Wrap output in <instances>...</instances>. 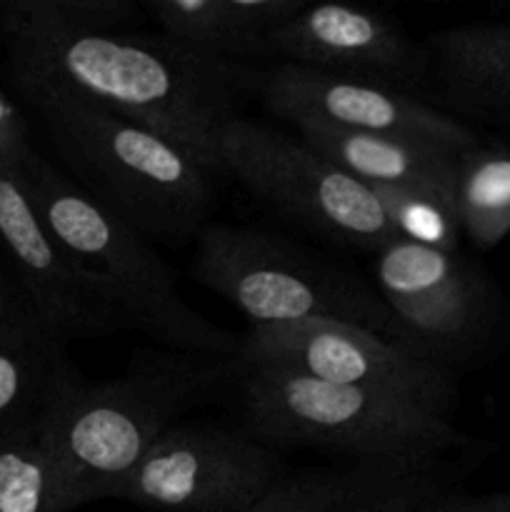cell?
<instances>
[{"mask_svg":"<svg viewBox=\"0 0 510 512\" xmlns=\"http://www.w3.org/2000/svg\"><path fill=\"white\" fill-rule=\"evenodd\" d=\"M5 15H8V3H0V40L5 35Z\"/></svg>","mask_w":510,"mask_h":512,"instance_id":"cell-26","label":"cell"},{"mask_svg":"<svg viewBox=\"0 0 510 512\" xmlns=\"http://www.w3.org/2000/svg\"><path fill=\"white\" fill-rule=\"evenodd\" d=\"M373 285L408 343L428 358L455 353L475 335L483 290L455 253L393 238L375 253Z\"/></svg>","mask_w":510,"mask_h":512,"instance_id":"cell-13","label":"cell"},{"mask_svg":"<svg viewBox=\"0 0 510 512\" xmlns=\"http://www.w3.org/2000/svg\"><path fill=\"white\" fill-rule=\"evenodd\" d=\"M423 512H510V493L500 495H438Z\"/></svg>","mask_w":510,"mask_h":512,"instance_id":"cell-24","label":"cell"},{"mask_svg":"<svg viewBox=\"0 0 510 512\" xmlns=\"http://www.w3.org/2000/svg\"><path fill=\"white\" fill-rule=\"evenodd\" d=\"M218 160L255 198L310 233L373 255L395 238L373 190L295 135L240 115L220 130Z\"/></svg>","mask_w":510,"mask_h":512,"instance_id":"cell-7","label":"cell"},{"mask_svg":"<svg viewBox=\"0 0 510 512\" xmlns=\"http://www.w3.org/2000/svg\"><path fill=\"white\" fill-rule=\"evenodd\" d=\"M143 8L133 0H15L5 25L45 33H128L140 23Z\"/></svg>","mask_w":510,"mask_h":512,"instance_id":"cell-21","label":"cell"},{"mask_svg":"<svg viewBox=\"0 0 510 512\" xmlns=\"http://www.w3.org/2000/svg\"><path fill=\"white\" fill-rule=\"evenodd\" d=\"M280 478L278 455L253 433L180 420L113 500L153 512H248Z\"/></svg>","mask_w":510,"mask_h":512,"instance_id":"cell-9","label":"cell"},{"mask_svg":"<svg viewBox=\"0 0 510 512\" xmlns=\"http://www.w3.org/2000/svg\"><path fill=\"white\" fill-rule=\"evenodd\" d=\"M160 33L213 58H268V38L303 0H140Z\"/></svg>","mask_w":510,"mask_h":512,"instance_id":"cell-17","label":"cell"},{"mask_svg":"<svg viewBox=\"0 0 510 512\" xmlns=\"http://www.w3.org/2000/svg\"><path fill=\"white\" fill-rule=\"evenodd\" d=\"M373 195L398 240L443 253L458 250L463 228L455 210V195L415 188H373Z\"/></svg>","mask_w":510,"mask_h":512,"instance_id":"cell-20","label":"cell"},{"mask_svg":"<svg viewBox=\"0 0 510 512\" xmlns=\"http://www.w3.org/2000/svg\"><path fill=\"white\" fill-rule=\"evenodd\" d=\"M260 95L275 115L293 125L310 120L358 133L395 135L453 155H465L480 143L473 130L415 95L298 65H275L260 78Z\"/></svg>","mask_w":510,"mask_h":512,"instance_id":"cell-10","label":"cell"},{"mask_svg":"<svg viewBox=\"0 0 510 512\" xmlns=\"http://www.w3.org/2000/svg\"><path fill=\"white\" fill-rule=\"evenodd\" d=\"M238 370L235 360L178 350H140L123 375L80 380L45 420L50 453L48 512L113 500L153 445Z\"/></svg>","mask_w":510,"mask_h":512,"instance_id":"cell-2","label":"cell"},{"mask_svg":"<svg viewBox=\"0 0 510 512\" xmlns=\"http://www.w3.org/2000/svg\"><path fill=\"white\" fill-rule=\"evenodd\" d=\"M455 210L478 248H495L510 233V148L478 143L460 155Z\"/></svg>","mask_w":510,"mask_h":512,"instance_id":"cell-19","label":"cell"},{"mask_svg":"<svg viewBox=\"0 0 510 512\" xmlns=\"http://www.w3.org/2000/svg\"><path fill=\"white\" fill-rule=\"evenodd\" d=\"M18 310H20L18 305H13L8 298H5L3 293H0V330H3L5 325H8V320L13 318V315L18 313Z\"/></svg>","mask_w":510,"mask_h":512,"instance_id":"cell-25","label":"cell"},{"mask_svg":"<svg viewBox=\"0 0 510 512\" xmlns=\"http://www.w3.org/2000/svg\"><path fill=\"white\" fill-rule=\"evenodd\" d=\"M268 58L410 95L430 68V55L398 23L375 10L340 3L305 5L270 33Z\"/></svg>","mask_w":510,"mask_h":512,"instance_id":"cell-12","label":"cell"},{"mask_svg":"<svg viewBox=\"0 0 510 512\" xmlns=\"http://www.w3.org/2000/svg\"><path fill=\"white\" fill-rule=\"evenodd\" d=\"M430 65L453 98L510 118V25H460L430 40Z\"/></svg>","mask_w":510,"mask_h":512,"instance_id":"cell-18","label":"cell"},{"mask_svg":"<svg viewBox=\"0 0 510 512\" xmlns=\"http://www.w3.org/2000/svg\"><path fill=\"white\" fill-rule=\"evenodd\" d=\"M18 168L55 243L123 310L128 328L140 330L165 350L235 360L240 338L185 303L148 238L35 150Z\"/></svg>","mask_w":510,"mask_h":512,"instance_id":"cell-4","label":"cell"},{"mask_svg":"<svg viewBox=\"0 0 510 512\" xmlns=\"http://www.w3.org/2000/svg\"><path fill=\"white\" fill-rule=\"evenodd\" d=\"M15 88H50L115 110L220 173L218 138L260 90L248 63L213 58L168 35L45 33L5 25Z\"/></svg>","mask_w":510,"mask_h":512,"instance_id":"cell-1","label":"cell"},{"mask_svg":"<svg viewBox=\"0 0 510 512\" xmlns=\"http://www.w3.org/2000/svg\"><path fill=\"white\" fill-rule=\"evenodd\" d=\"M193 273L205 288L238 308L250 328L338 320L413 348L375 285L303 253L278 235L205 225L198 235Z\"/></svg>","mask_w":510,"mask_h":512,"instance_id":"cell-6","label":"cell"},{"mask_svg":"<svg viewBox=\"0 0 510 512\" xmlns=\"http://www.w3.org/2000/svg\"><path fill=\"white\" fill-rule=\"evenodd\" d=\"M78 383L60 340L20 308L0 330V438L43 428Z\"/></svg>","mask_w":510,"mask_h":512,"instance_id":"cell-15","label":"cell"},{"mask_svg":"<svg viewBox=\"0 0 510 512\" xmlns=\"http://www.w3.org/2000/svg\"><path fill=\"white\" fill-rule=\"evenodd\" d=\"M443 493V465L355 463L280 478L248 512H423Z\"/></svg>","mask_w":510,"mask_h":512,"instance_id":"cell-14","label":"cell"},{"mask_svg":"<svg viewBox=\"0 0 510 512\" xmlns=\"http://www.w3.org/2000/svg\"><path fill=\"white\" fill-rule=\"evenodd\" d=\"M30 150L23 115L8 95L0 93V165H20Z\"/></svg>","mask_w":510,"mask_h":512,"instance_id":"cell-23","label":"cell"},{"mask_svg":"<svg viewBox=\"0 0 510 512\" xmlns=\"http://www.w3.org/2000/svg\"><path fill=\"white\" fill-rule=\"evenodd\" d=\"M0 245L28 293V308L60 343L128 328L123 310L55 243L18 165H0Z\"/></svg>","mask_w":510,"mask_h":512,"instance_id":"cell-11","label":"cell"},{"mask_svg":"<svg viewBox=\"0 0 510 512\" xmlns=\"http://www.w3.org/2000/svg\"><path fill=\"white\" fill-rule=\"evenodd\" d=\"M235 363L375 390L440 415H448L455 403V380L440 360L338 320L250 328L240 338Z\"/></svg>","mask_w":510,"mask_h":512,"instance_id":"cell-8","label":"cell"},{"mask_svg":"<svg viewBox=\"0 0 510 512\" xmlns=\"http://www.w3.org/2000/svg\"><path fill=\"white\" fill-rule=\"evenodd\" d=\"M238 370L250 433L270 448L330 450L355 463L443 465L465 443L448 415L410 400L278 368Z\"/></svg>","mask_w":510,"mask_h":512,"instance_id":"cell-5","label":"cell"},{"mask_svg":"<svg viewBox=\"0 0 510 512\" xmlns=\"http://www.w3.org/2000/svg\"><path fill=\"white\" fill-rule=\"evenodd\" d=\"M48 125L65 163L105 208L143 238L183 243L198 238L215 205V170L163 135L80 95L18 88Z\"/></svg>","mask_w":510,"mask_h":512,"instance_id":"cell-3","label":"cell"},{"mask_svg":"<svg viewBox=\"0 0 510 512\" xmlns=\"http://www.w3.org/2000/svg\"><path fill=\"white\" fill-rule=\"evenodd\" d=\"M50 485V453L45 443V430H23V433L0 438V512H48Z\"/></svg>","mask_w":510,"mask_h":512,"instance_id":"cell-22","label":"cell"},{"mask_svg":"<svg viewBox=\"0 0 510 512\" xmlns=\"http://www.w3.org/2000/svg\"><path fill=\"white\" fill-rule=\"evenodd\" d=\"M298 138L365 188H415L455 195L460 155L420 140L358 133L323 123H295Z\"/></svg>","mask_w":510,"mask_h":512,"instance_id":"cell-16","label":"cell"}]
</instances>
